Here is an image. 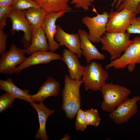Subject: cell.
Listing matches in <instances>:
<instances>
[{"instance_id": "29", "label": "cell", "mask_w": 140, "mask_h": 140, "mask_svg": "<svg viewBox=\"0 0 140 140\" xmlns=\"http://www.w3.org/2000/svg\"><path fill=\"white\" fill-rule=\"evenodd\" d=\"M129 33L140 34V17H136L127 30Z\"/></svg>"}, {"instance_id": "12", "label": "cell", "mask_w": 140, "mask_h": 140, "mask_svg": "<svg viewBox=\"0 0 140 140\" xmlns=\"http://www.w3.org/2000/svg\"><path fill=\"white\" fill-rule=\"evenodd\" d=\"M60 54L51 51L37 52L27 58L25 60L16 68L15 73L19 74L23 69L31 66L40 64H47L55 60H62Z\"/></svg>"}, {"instance_id": "32", "label": "cell", "mask_w": 140, "mask_h": 140, "mask_svg": "<svg viewBox=\"0 0 140 140\" xmlns=\"http://www.w3.org/2000/svg\"><path fill=\"white\" fill-rule=\"evenodd\" d=\"M125 0H114L111 5L113 7L116 4L115 8L117 9L120 5Z\"/></svg>"}, {"instance_id": "2", "label": "cell", "mask_w": 140, "mask_h": 140, "mask_svg": "<svg viewBox=\"0 0 140 140\" xmlns=\"http://www.w3.org/2000/svg\"><path fill=\"white\" fill-rule=\"evenodd\" d=\"M130 34L124 32H107L102 37L100 43L102 49L108 52L112 61L119 58L121 54L130 46L132 40L130 39Z\"/></svg>"}, {"instance_id": "31", "label": "cell", "mask_w": 140, "mask_h": 140, "mask_svg": "<svg viewBox=\"0 0 140 140\" xmlns=\"http://www.w3.org/2000/svg\"><path fill=\"white\" fill-rule=\"evenodd\" d=\"M14 0H0V7L12 5Z\"/></svg>"}, {"instance_id": "34", "label": "cell", "mask_w": 140, "mask_h": 140, "mask_svg": "<svg viewBox=\"0 0 140 140\" xmlns=\"http://www.w3.org/2000/svg\"><path fill=\"white\" fill-rule=\"evenodd\" d=\"M137 9L139 13L140 14V2H139L138 4Z\"/></svg>"}, {"instance_id": "19", "label": "cell", "mask_w": 140, "mask_h": 140, "mask_svg": "<svg viewBox=\"0 0 140 140\" xmlns=\"http://www.w3.org/2000/svg\"><path fill=\"white\" fill-rule=\"evenodd\" d=\"M0 89L15 99L23 100L30 103L33 102L29 94V91L26 89L22 90L18 88L10 78L5 80H0Z\"/></svg>"}, {"instance_id": "28", "label": "cell", "mask_w": 140, "mask_h": 140, "mask_svg": "<svg viewBox=\"0 0 140 140\" xmlns=\"http://www.w3.org/2000/svg\"><path fill=\"white\" fill-rule=\"evenodd\" d=\"M95 0H72L70 2L71 4H75V8H81L85 10H89L90 7L92 6V3Z\"/></svg>"}, {"instance_id": "14", "label": "cell", "mask_w": 140, "mask_h": 140, "mask_svg": "<svg viewBox=\"0 0 140 140\" xmlns=\"http://www.w3.org/2000/svg\"><path fill=\"white\" fill-rule=\"evenodd\" d=\"M60 90V82L55 79L48 76L46 81L40 87L38 92L31 95L32 101L34 103L37 102L39 103H43L44 100L48 97H57Z\"/></svg>"}, {"instance_id": "8", "label": "cell", "mask_w": 140, "mask_h": 140, "mask_svg": "<svg viewBox=\"0 0 140 140\" xmlns=\"http://www.w3.org/2000/svg\"><path fill=\"white\" fill-rule=\"evenodd\" d=\"M96 16L90 17L85 16L82 21L88 28L89 39L92 42L100 43L102 37L106 32V26L109 16L108 13L104 11L101 14L96 12Z\"/></svg>"}, {"instance_id": "3", "label": "cell", "mask_w": 140, "mask_h": 140, "mask_svg": "<svg viewBox=\"0 0 140 140\" xmlns=\"http://www.w3.org/2000/svg\"><path fill=\"white\" fill-rule=\"evenodd\" d=\"M100 91L103 99L101 108L109 113L128 98L131 93L130 90L125 86L111 83H106Z\"/></svg>"}, {"instance_id": "7", "label": "cell", "mask_w": 140, "mask_h": 140, "mask_svg": "<svg viewBox=\"0 0 140 140\" xmlns=\"http://www.w3.org/2000/svg\"><path fill=\"white\" fill-rule=\"evenodd\" d=\"M108 14L106 32L115 33L126 32L137 15L127 8L120 11H111Z\"/></svg>"}, {"instance_id": "5", "label": "cell", "mask_w": 140, "mask_h": 140, "mask_svg": "<svg viewBox=\"0 0 140 140\" xmlns=\"http://www.w3.org/2000/svg\"><path fill=\"white\" fill-rule=\"evenodd\" d=\"M124 52L119 58L111 61L105 68L113 67L115 69H123L127 66L129 72L133 71L136 64H140V37H135Z\"/></svg>"}, {"instance_id": "4", "label": "cell", "mask_w": 140, "mask_h": 140, "mask_svg": "<svg viewBox=\"0 0 140 140\" xmlns=\"http://www.w3.org/2000/svg\"><path fill=\"white\" fill-rule=\"evenodd\" d=\"M109 77L108 73L101 65L92 61L86 66L82 75L85 90L100 91Z\"/></svg>"}, {"instance_id": "33", "label": "cell", "mask_w": 140, "mask_h": 140, "mask_svg": "<svg viewBox=\"0 0 140 140\" xmlns=\"http://www.w3.org/2000/svg\"><path fill=\"white\" fill-rule=\"evenodd\" d=\"M71 139L70 137L68 135L66 134L64 137L61 140H69Z\"/></svg>"}, {"instance_id": "25", "label": "cell", "mask_w": 140, "mask_h": 140, "mask_svg": "<svg viewBox=\"0 0 140 140\" xmlns=\"http://www.w3.org/2000/svg\"><path fill=\"white\" fill-rule=\"evenodd\" d=\"M75 125L77 131H84L87 127L85 111L81 108L78 110L76 114Z\"/></svg>"}, {"instance_id": "22", "label": "cell", "mask_w": 140, "mask_h": 140, "mask_svg": "<svg viewBox=\"0 0 140 140\" xmlns=\"http://www.w3.org/2000/svg\"><path fill=\"white\" fill-rule=\"evenodd\" d=\"M86 124L98 127L100 124L101 119L97 110L91 109L85 111Z\"/></svg>"}, {"instance_id": "24", "label": "cell", "mask_w": 140, "mask_h": 140, "mask_svg": "<svg viewBox=\"0 0 140 140\" xmlns=\"http://www.w3.org/2000/svg\"><path fill=\"white\" fill-rule=\"evenodd\" d=\"M15 98L6 92L0 96V113L4 111L13 105Z\"/></svg>"}, {"instance_id": "35", "label": "cell", "mask_w": 140, "mask_h": 140, "mask_svg": "<svg viewBox=\"0 0 140 140\" xmlns=\"http://www.w3.org/2000/svg\"><path fill=\"white\" fill-rule=\"evenodd\" d=\"M139 104H140V100H139Z\"/></svg>"}, {"instance_id": "15", "label": "cell", "mask_w": 140, "mask_h": 140, "mask_svg": "<svg viewBox=\"0 0 140 140\" xmlns=\"http://www.w3.org/2000/svg\"><path fill=\"white\" fill-rule=\"evenodd\" d=\"M78 33L80 39V47L82 51V55L85 57L88 64L93 60L105 59V55L100 53L92 44L89 39L88 33L83 30L79 29Z\"/></svg>"}, {"instance_id": "16", "label": "cell", "mask_w": 140, "mask_h": 140, "mask_svg": "<svg viewBox=\"0 0 140 140\" xmlns=\"http://www.w3.org/2000/svg\"><path fill=\"white\" fill-rule=\"evenodd\" d=\"M62 60L65 63L68 68L70 77L72 79L81 80L86 66L80 63L78 56L68 49L63 50Z\"/></svg>"}, {"instance_id": "6", "label": "cell", "mask_w": 140, "mask_h": 140, "mask_svg": "<svg viewBox=\"0 0 140 140\" xmlns=\"http://www.w3.org/2000/svg\"><path fill=\"white\" fill-rule=\"evenodd\" d=\"M26 50L12 44L9 50L3 53L0 59V73L5 74H12L17 67L23 63L27 58Z\"/></svg>"}, {"instance_id": "21", "label": "cell", "mask_w": 140, "mask_h": 140, "mask_svg": "<svg viewBox=\"0 0 140 140\" xmlns=\"http://www.w3.org/2000/svg\"><path fill=\"white\" fill-rule=\"evenodd\" d=\"M24 11L33 31L41 27L45 16L48 12L40 7L31 8Z\"/></svg>"}, {"instance_id": "1", "label": "cell", "mask_w": 140, "mask_h": 140, "mask_svg": "<svg viewBox=\"0 0 140 140\" xmlns=\"http://www.w3.org/2000/svg\"><path fill=\"white\" fill-rule=\"evenodd\" d=\"M83 81L72 79L65 74L64 85L62 90V109L65 113L66 117L70 119L75 118L81 107L80 88Z\"/></svg>"}, {"instance_id": "23", "label": "cell", "mask_w": 140, "mask_h": 140, "mask_svg": "<svg viewBox=\"0 0 140 140\" xmlns=\"http://www.w3.org/2000/svg\"><path fill=\"white\" fill-rule=\"evenodd\" d=\"M12 5L14 9L22 11L32 7H40L33 0H14Z\"/></svg>"}, {"instance_id": "30", "label": "cell", "mask_w": 140, "mask_h": 140, "mask_svg": "<svg viewBox=\"0 0 140 140\" xmlns=\"http://www.w3.org/2000/svg\"><path fill=\"white\" fill-rule=\"evenodd\" d=\"M8 34L3 30L0 29V54L6 51Z\"/></svg>"}, {"instance_id": "27", "label": "cell", "mask_w": 140, "mask_h": 140, "mask_svg": "<svg viewBox=\"0 0 140 140\" xmlns=\"http://www.w3.org/2000/svg\"><path fill=\"white\" fill-rule=\"evenodd\" d=\"M13 9L12 5L0 7V29L3 30L6 25V21L12 10Z\"/></svg>"}, {"instance_id": "9", "label": "cell", "mask_w": 140, "mask_h": 140, "mask_svg": "<svg viewBox=\"0 0 140 140\" xmlns=\"http://www.w3.org/2000/svg\"><path fill=\"white\" fill-rule=\"evenodd\" d=\"M9 18L12 24L11 33L14 35L15 31H22L24 34L21 41L24 49L27 50L31 43L33 30L24 11L15 10L13 9L9 14Z\"/></svg>"}, {"instance_id": "11", "label": "cell", "mask_w": 140, "mask_h": 140, "mask_svg": "<svg viewBox=\"0 0 140 140\" xmlns=\"http://www.w3.org/2000/svg\"><path fill=\"white\" fill-rule=\"evenodd\" d=\"M66 12L65 11L48 12L42 23L41 27L44 30L48 40L49 50L52 52H54L60 46L54 39L56 29V21L58 18L64 16Z\"/></svg>"}, {"instance_id": "20", "label": "cell", "mask_w": 140, "mask_h": 140, "mask_svg": "<svg viewBox=\"0 0 140 140\" xmlns=\"http://www.w3.org/2000/svg\"><path fill=\"white\" fill-rule=\"evenodd\" d=\"M48 12H58L71 11L72 9L68 3L70 0H33Z\"/></svg>"}, {"instance_id": "10", "label": "cell", "mask_w": 140, "mask_h": 140, "mask_svg": "<svg viewBox=\"0 0 140 140\" xmlns=\"http://www.w3.org/2000/svg\"><path fill=\"white\" fill-rule=\"evenodd\" d=\"M140 100V97L138 96H134L131 99L127 98L110 113L109 117L117 124L127 122L137 113V102Z\"/></svg>"}, {"instance_id": "17", "label": "cell", "mask_w": 140, "mask_h": 140, "mask_svg": "<svg viewBox=\"0 0 140 140\" xmlns=\"http://www.w3.org/2000/svg\"><path fill=\"white\" fill-rule=\"evenodd\" d=\"M30 103L36 109L38 115L39 128L35 136L36 139L49 140L46 130V122L48 117L54 113V110L48 108L43 103L37 104L32 102Z\"/></svg>"}, {"instance_id": "18", "label": "cell", "mask_w": 140, "mask_h": 140, "mask_svg": "<svg viewBox=\"0 0 140 140\" xmlns=\"http://www.w3.org/2000/svg\"><path fill=\"white\" fill-rule=\"evenodd\" d=\"M47 39L43 29L40 27L33 31L31 44L26 50L29 55L37 52L49 50Z\"/></svg>"}, {"instance_id": "26", "label": "cell", "mask_w": 140, "mask_h": 140, "mask_svg": "<svg viewBox=\"0 0 140 140\" xmlns=\"http://www.w3.org/2000/svg\"><path fill=\"white\" fill-rule=\"evenodd\" d=\"M140 0H125L117 9L118 11L122 10L124 8H127L133 12L137 14L139 13L137 7Z\"/></svg>"}, {"instance_id": "13", "label": "cell", "mask_w": 140, "mask_h": 140, "mask_svg": "<svg viewBox=\"0 0 140 140\" xmlns=\"http://www.w3.org/2000/svg\"><path fill=\"white\" fill-rule=\"evenodd\" d=\"M54 38L60 46H65L79 58L81 57L82 51L80 47V39L78 33L69 34L58 25H56Z\"/></svg>"}]
</instances>
